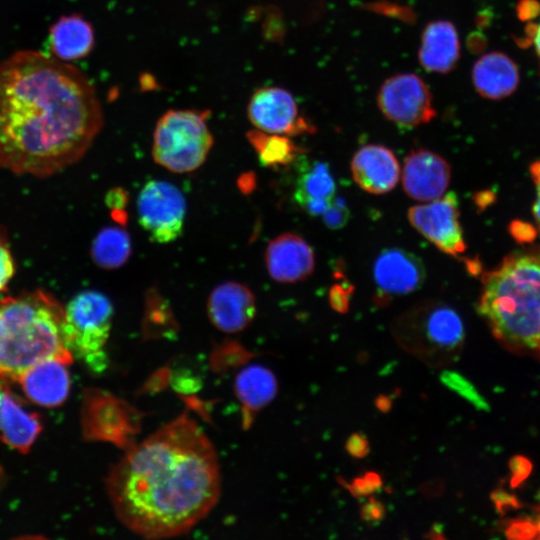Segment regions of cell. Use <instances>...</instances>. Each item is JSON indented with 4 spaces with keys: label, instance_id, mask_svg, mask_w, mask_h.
<instances>
[{
    "label": "cell",
    "instance_id": "cell-7",
    "mask_svg": "<svg viewBox=\"0 0 540 540\" xmlns=\"http://www.w3.org/2000/svg\"><path fill=\"white\" fill-rule=\"evenodd\" d=\"M113 305L101 292L87 290L64 307V340L72 356L99 371L106 365L104 348L109 339Z\"/></svg>",
    "mask_w": 540,
    "mask_h": 540
},
{
    "label": "cell",
    "instance_id": "cell-17",
    "mask_svg": "<svg viewBox=\"0 0 540 540\" xmlns=\"http://www.w3.org/2000/svg\"><path fill=\"white\" fill-rule=\"evenodd\" d=\"M66 365L58 359H46L25 370L17 377L24 394L41 406L61 405L70 390Z\"/></svg>",
    "mask_w": 540,
    "mask_h": 540
},
{
    "label": "cell",
    "instance_id": "cell-11",
    "mask_svg": "<svg viewBox=\"0 0 540 540\" xmlns=\"http://www.w3.org/2000/svg\"><path fill=\"white\" fill-rule=\"evenodd\" d=\"M410 224L442 252L458 256L466 250L459 222L458 200L453 192L408 210Z\"/></svg>",
    "mask_w": 540,
    "mask_h": 540
},
{
    "label": "cell",
    "instance_id": "cell-15",
    "mask_svg": "<svg viewBox=\"0 0 540 540\" xmlns=\"http://www.w3.org/2000/svg\"><path fill=\"white\" fill-rule=\"evenodd\" d=\"M265 265L272 279L295 283L308 278L315 268L312 247L299 235L283 233L272 239L265 250Z\"/></svg>",
    "mask_w": 540,
    "mask_h": 540
},
{
    "label": "cell",
    "instance_id": "cell-39",
    "mask_svg": "<svg viewBox=\"0 0 540 540\" xmlns=\"http://www.w3.org/2000/svg\"><path fill=\"white\" fill-rule=\"evenodd\" d=\"M532 41H533V45H534L535 51L537 53V56L540 59V23H538L535 26L534 33H533V36H532Z\"/></svg>",
    "mask_w": 540,
    "mask_h": 540
},
{
    "label": "cell",
    "instance_id": "cell-31",
    "mask_svg": "<svg viewBox=\"0 0 540 540\" xmlns=\"http://www.w3.org/2000/svg\"><path fill=\"white\" fill-rule=\"evenodd\" d=\"M509 231L512 237L520 244L531 243L537 236L536 228L521 220L512 221Z\"/></svg>",
    "mask_w": 540,
    "mask_h": 540
},
{
    "label": "cell",
    "instance_id": "cell-29",
    "mask_svg": "<svg viewBox=\"0 0 540 540\" xmlns=\"http://www.w3.org/2000/svg\"><path fill=\"white\" fill-rule=\"evenodd\" d=\"M349 284H334L329 290V303L339 313H345L349 308V299L352 293Z\"/></svg>",
    "mask_w": 540,
    "mask_h": 540
},
{
    "label": "cell",
    "instance_id": "cell-28",
    "mask_svg": "<svg viewBox=\"0 0 540 540\" xmlns=\"http://www.w3.org/2000/svg\"><path fill=\"white\" fill-rule=\"evenodd\" d=\"M321 216L327 228L337 230L347 224L350 212L343 198L334 197Z\"/></svg>",
    "mask_w": 540,
    "mask_h": 540
},
{
    "label": "cell",
    "instance_id": "cell-42",
    "mask_svg": "<svg viewBox=\"0 0 540 540\" xmlns=\"http://www.w3.org/2000/svg\"><path fill=\"white\" fill-rule=\"evenodd\" d=\"M2 376V374L0 373V377Z\"/></svg>",
    "mask_w": 540,
    "mask_h": 540
},
{
    "label": "cell",
    "instance_id": "cell-19",
    "mask_svg": "<svg viewBox=\"0 0 540 540\" xmlns=\"http://www.w3.org/2000/svg\"><path fill=\"white\" fill-rule=\"evenodd\" d=\"M519 80L517 65L501 52L484 54L473 65L474 88L486 99L499 100L511 95L517 89Z\"/></svg>",
    "mask_w": 540,
    "mask_h": 540
},
{
    "label": "cell",
    "instance_id": "cell-26",
    "mask_svg": "<svg viewBox=\"0 0 540 540\" xmlns=\"http://www.w3.org/2000/svg\"><path fill=\"white\" fill-rule=\"evenodd\" d=\"M442 381L458 394L465 397L477 408L484 410L488 408L487 403L479 395L472 384L461 375L454 372H446L442 375Z\"/></svg>",
    "mask_w": 540,
    "mask_h": 540
},
{
    "label": "cell",
    "instance_id": "cell-24",
    "mask_svg": "<svg viewBox=\"0 0 540 540\" xmlns=\"http://www.w3.org/2000/svg\"><path fill=\"white\" fill-rule=\"evenodd\" d=\"M132 252L128 232L119 226L102 228L90 248L93 262L102 269L112 270L123 266Z\"/></svg>",
    "mask_w": 540,
    "mask_h": 540
},
{
    "label": "cell",
    "instance_id": "cell-16",
    "mask_svg": "<svg viewBox=\"0 0 540 540\" xmlns=\"http://www.w3.org/2000/svg\"><path fill=\"white\" fill-rule=\"evenodd\" d=\"M351 172L360 188L371 194H384L397 185L400 167L395 154L389 148L368 144L353 155Z\"/></svg>",
    "mask_w": 540,
    "mask_h": 540
},
{
    "label": "cell",
    "instance_id": "cell-12",
    "mask_svg": "<svg viewBox=\"0 0 540 540\" xmlns=\"http://www.w3.org/2000/svg\"><path fill=\"white\" fill-rule=\"evenodd\" d=\"M425 277V267L418 256L402 248L384 249L373 265L376 303L385 305L395 297L418 290Z\"/></svg>",
    "mask_w": 540,
    "mask_h": 540
},
{
    "label": "cell",
    "instance_id": "cell-13",
    "mask_svg": "<svg viewBox=\"0 0 540 540\" xmlns=\"http://www.w3.org/2000/svg\"><path fill=\"white\" fill-rule=\"evenodd\" d=\"M450 178L448 162L428 149H414L404 160L402 185L406 194L414 200L431 201L441 197Z\"/></svg>",
    "mask_w": 540,
    "mask_h": 540
},
{
    "label": "cell",
    "instance_id": "cell-38",
    "mask_svg": "<svg viewBox=\"0 0 540 540\" xmlns=\"http://www.w3.org/2000/svg\"><path fill=\"white\" fill-rule=\"evenodd\" d=\"M537 197L533 206V214L536 220L537 228L540 231V184H536Z\"/></svg>",
    "mask_w": 540,
    "mask_h": 540
},
{
    "label": "cell",
    "instance_id": "cell-25",
    "mask_svg": "<svg viewBox=\"0 0 540 540\" xmlns=\"http://www.w3.org/2000/svg\"><path fill=\"white\" fill-rule=\"evenodd\" d=\"M247 138L255 149L261 163L267 167L280 168L293 163L304 150L289 136L272 134L254 129Z\"/></svg>",
    "mask_w": 540,
    "mask_h": 540
},
{
    "label": "cell",
    "instance_id": "cell-32",
    "mask_svg": "<svg viewBox=\"0 0 540 540\" xmlns=\"http://www.w3.org/2000/svg\"><path fill=\"white\" fill-rule=\"evenodd\" d=\"M380 485V477L375 473H369L357 478L351 485V491L355 495L364 496L377 490Z\"/></svg>",
    "mask_w": 540,
    "mask_h": 540
},
{
    "label": "cell",
    "instance_id": "cell-37",
    "mask_svg": "<svg viewBox=\"0 0 540 540\" xmlns=\"http://www.w3.org/2000/svg\"><path fill=\"white\" fill-rule=\"evenodd\" d=\"M495 200V195L490 191H482L477 193L475 196V202L477 206L481 209H484L489 204L493 203Z\"/></svg>",
    "mask_w": 540,
    "mask_h": 540
},
{
    "label": "cell",
    "instance_id": "cell-1",
    "mask_svg": "<svg viewBox=\"0 0 540 540\" xmlns=\"http://www.w3.org/2000/svg\"><path fill=\"white\" fill-rule=\"evenodd\" d=\"M103 124L96 90L75 66L32 50L0 62V168L51 176L78 162Z\"/></svg>",
    "mask_w": 540,
    "mask_h": 540
},
{
    "label": "cell",
    "instance_id": "cell-36",
    "mask_svg": "<svg viewBox=\"0 0 540 540\" xmlns=\"http://www.w3.org/2000/svg\"><path fill=\"white\" fill-rule=\"evenodd\" d=\"M383 514L384 508L382 504L374 499L367 502L361 510V516L367 522L378 521L382 518Z\"/></svg>",
    "mask_w": 540,
    "mask_h": 540
},
{
    "label": "cell",
    "instance_id": "cell-9",
    "mask_svg": "<svg viewBox=\"0 0 540 540\" xmlns=\"http://www.w3.org/2000/svg\"><path fill=\"white\" fill-rule=\"evenodd\" d=\"M377 106L391 122L416 127L436 117L431 91L414 73H399L386 79L377 93Z\"/></svg>",
    "mask_w": 540,
    "mask_h": 540
},
{
    "label": "cell",
    "instance_id": "cell-23",
    "mask_svg": "<svg viewBox=\"0 0 540 540\" xmlns=\"http://www.w3.org/2000/svg\"><path fill=\"white\" fill-rule=\"evenodd\" d=\"M234 390L248 418L275 398L278 385L271 370L259 364H251L237 374Z\"/></svg>",
    "mask_w": 540,
    "mask_h": 540
},
{
    "label": "cell",
    "instance_id": "cell-3",
    "mask_svg": "<svg viewBox=\"0 0 540 540\" xmlns=\"http://www.w3.org/2000/svg\"><path fill=\"white\" fill-rule=\"evenodd\" d=\"M478 311L513 352L540 359V251H520L482 275Z\"/></svg>",
    "mask_w": 540,
    "mask_h": 540
},
{
    "label": "cell",
    "instance_id": "cell-8",
    "mask_svg": "<svg viewBox=\"0 0 540 540\" xmlns=\"http://www.w3.org/2000/svg\"><path fill=\"white\" fill-rule=\"evenodd\" d=\"M139 223L150 239L165 244L183 232L186 202L182 192L163 180L147 182L137 198Z\"/></svg>",
    "mask_w": 540,
    "mask_h": 540
},
{
    "label": "cell",
    "instance_id": "cell-33",
    "mask_svg": "<svg viewBox=\"0 0 540 540\" xmlns=\"http://www.w3.org/2000/svg\"><path fill=\"white\" fill-rule=\"evenodd\" d=\"M346 449L353 457H364L369 451L368 440L362 434L355 433L347 440Z\"/></svg>",
    "mask_w": 540,
    "mask_h": 540
},
{
    "label": "cell",
    "instance_id": "cell-34",
    "mask_svg": "<svg viewBox=\"0 0 540 540\" xmlns=\"http://www.w3.org/2000/svg\"><path fill=\"white\" fill-rule=\"evenodd\" d=\"M127 203V194L123 189L115 188L108 192L106 196V204L108 207L111 208V210L114 213H118L120 216V212H123V208ZM121 220V216H120Z\"/></svg>",
    "mask_w": 540,
    "mask_h": 540
},
{
    "label": "cell",
    "instance_id": "cell-4",
    "mask_svg": "<svg viewBox=\"0 0 540 540\" xmlns=\"http://www.w3.org/2000/svg\"><path fill=\"white\" fill-rule=\"evenodd\" d=\"M46 359L70 364L64 340V307L42 289L0 301V373L17 378Z\"/></svg>",
    "mask_w": 540,
    "mask_h": 540
},
{
    "label": "cell",
    "instance_id": "cell-27",
    "mask_svg": "<svg viewBox=\"0 0 540 540\" xmlns=\"http://www.w3.org/2000/svg\"><path fill=\"white\" fill-rule=\"evenodd\" d=\"M15 274V262L12 256L5 230L0 228V293L6 291Z\"/></svg>",
    "mask_w": 540,
    "mask_h": 540
},
{
    "label": "cell",
    "instance_id": "cell-18",
    "mask_svg": "<svg viewBox=\"0 0 540 540\" xmlns=\"http://www.w3.org/2000/svg\"><path fill=\"white\" fill-rule=\"evenodd\" d=\"M460 57V42L455 26L446 20L429 22L421 35L418 60L428 72L445 74L453 70Z\"/></svg>",
    "mask_w": 540,
    "mask_h": 540
},
{
    "label": "cell",
    "instance_id": "cell-20",
    "mask_svg": "<svg viewBox=\"0 0 540 540\" xmlns=\"http://www.w3.org/2000/svg\"><path fill=\"white\" fill-rule=\"evenodd\" d=\"M40 417L24 409L12 392L0 384V438L10 447L27 453L41 432Z\"/></svg>",
    "mask_w": 540,
    "mask_h": 540
},
{
    "label": "cell",
    "instance_id": "cell-41",
    "mask_svg": "<svg viewBox=\"0 0 540 540\" xmlns=\"http://www.w3.org/2000/svg\"><path fill=\"white\" fill-rule=\"evenodd\" d=\"M467 269L471 274L477 275L480 272V263L477 260L467 261Z\"/></svg>",
    "mask_w": 540,
    "mask_h": 540
},
{
    "label": "cell",
    "instance_id": "cell-40",
    "mask_svg": "<svg viewBox=\"0 0 540 540\" xmlns=\"http://www.w3.org/2000/svg\"><path fill=\"white\" fill-rule=\"evenodd\" d=\"M532 179L536 184H540V162H535L530 166Z\"/></svg>",
    "mask_w": 540,
    "mask_h": 540
},
{
    "label": "cell",
    "instance_id": "cell-6",
    "mask_svg": "<svg viewBox=\"0 0 540 540\" xmlns=\"http://www.w3.org/2000/svg\"><path fill=\"white\" fill-rule=\"evenodd\" d=\"M208 110H168L157 121L152 143L153 160L173 173H189L206 160L213 136Z\"/></svg>",
    "mask_w": 540,
    "mask_h": 540
},
{
    "label": "cell",
    "instance_id": "cell-21",
    "mask_svg": "<svg viewBox=\"0 0 540 540\" xmlns=\"http://www.w3.org/2000/svg\"><path fill=\"white\" fill-rule=\"evenodd\" d=\"M336 184L329 166L316 161L300 172L294 190L296 203L309 215L320 216L335 197Z\"/></svg>",
    "mask_w": 540,
    "mask_h": 540
},
{
    "label": "cell",
    "instance_id": "cell-35",
    "mask_svg": "<svg viewBox=\"0 0 540 540\" xmlns=\"http://www.w3.org/2000/svg\"><path fill=\"white\" fill-rule=\"evenodd\" d=\"M531 470V465L529 461L522 457L517 456L511 461V471H512V483L517 484L523 479H525Z\"/></svg>",
    "mask_w": 540,
    "mask_h": 540
},
{
    "label": "cell",
    "instance_id": "cell-5",
    "mask_svg": "<svg viewBox=\"0 0 540 540\" xmlns=\"http://www.w3.org/2000/svg\"><path fill=\"white\" fill-rule=\"evenodd\" d=\"M393 333L410 352L431 361L457 355L465 335L459 314L440 301L410 307L394 322Z\"/></svg>",
    "mask_w": 540,
    "mask_h": 540
},
{
    "label": "cell",
    "instance_id": "cell-30",
    "mask_svg": "<svg viewBox=\"0 0 540 540\" xmlns=\"http://www.w3.org/2000/svg\"><path fill=\"white\" fill-rule=\"evenodd\" d=\"M506 532L511 538H540V517L535 523L518 521L510 524Z\"/></svg>",
    "mask_w": 540,
    "mask_h": 540
},
{
    "label": "cell",
    "instance_id": "cell-22",
    "mask_svg": "<svg viewBox=\"0 0 540 540\" xmlns=\"http://www.w3.org/2000/svg\"><path fill=\"white\" fill-rule=\"evenodd\" d=\"M50 46L55 57L73 61L87 56L94 46V31L82 16L61 17L50 30Z\"/></svg>",
    "mask_w": 540,
    "mask_h": 540
},
{
    "label": "cell",
    "instance_id": "cell-2",
    "mask_svg": "<svg viewBox=\"0 0 540 540\" xmlns=\"http://www.w3.org/2000/svg\"><path fill=\"white\" fill-rule=\"evenodd\" d=\"M105 486L128 530L145 539L177 537L217 504L218 455L198 423L183 413L127 451L110 469Z\"/></svg>",
    "mask_w": 540,
    "mask_h": 540
},
{
    "label": "cell",
    "instance_id": "cell-14",
    "mask_svg": "<svg viewBox=\"0 0 540 540\" xmlns=\"http://www.w3.org/2000/svg\"><path fill=\"white\" fill-rule=\"evenodd\" d=\"M207 314L212 325L219 331L229 334L241 332L256 315L255 296L242 283H221L208 297Z\"/></svg>",
    "mask_w": 540,
    "mask_h": 540
},
{
    "label": "cell",
    "instance_id": "cell-10",
    "mask_svg": "<svg viewBox=\"0 0 540 540\" xmlns=\"http://www.w3.org/2000/svg\"><path fill=\"white\" fill-rule=\"evenodd\" d=\"M247 114L255 129L266 133L292 137L316 132L293 95L281 87L257 89L250 98Z\"/></svg>",
    "mask_w": 540,
    "mask_h": 540
}]
</instances>
